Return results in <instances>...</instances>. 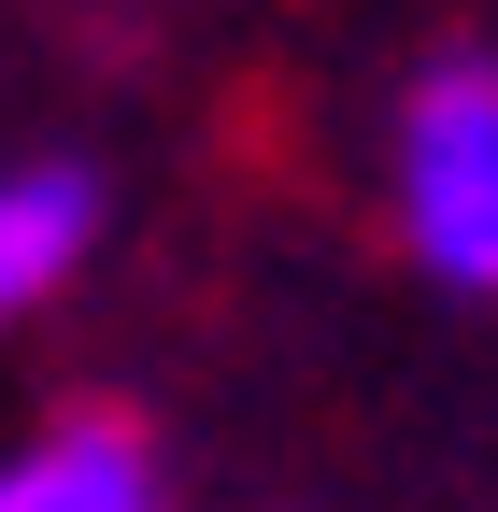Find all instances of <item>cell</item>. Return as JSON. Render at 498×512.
<instances>
[{
	"label": "cell",
	"instance_id": "obj_1",
	"mask_svg": "<svg viewBox=\"0 0 498 512\" xmlns=\"http://www.w3.org/2000/svg\"><path fill=\"white\" fill-rule=\"evenodd\" d=\"M399 228L456 299H498V57H427L399 100Z\"/></svg>",
	"mask_w": 498,
	"mask_h": 512
},
{
	"label": "cell",
	"instance_id": "obj_2",
	"mask_svg": "<svg viewBox=\"0 0 498 512\" xmlns=\"http://www.w3.org/2000/svg\"><path fill=\"white\" fill-rule=\"evenodd\" d=\"M86 242H100V171L86 157H29V171H0V313H29L86 271Z\"/></svg>",
	"mask_w": 498,
	"mask_h": 512
},
{
	"label": "cell",
	"instance_id": "obj_3",
	"mask_svg": "<svg viewBox=\"0 0 498 512\" xmlns=\"http://www.w3.org/2000/svg\"><path fill=\"white\" fill-rule=\"evenodd\" d=\"M0 512H157V456H143V427L72 413L0 470Z\"/></svg>",
	"mask_w": 498,
	"mask_h": 512
}]
</instances>
